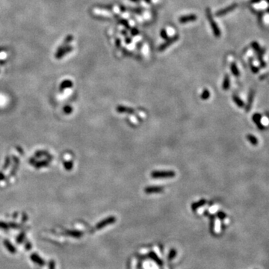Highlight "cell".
<instances>
[{"mask_svg":"<svg viewBox=\"0 0 269 269\" xmlns=\"http://www.w3.org/2000/svg\"><path fill=\"white\" fill-rule=\"evenodd\" d=\"M176 255V250H175V249H171V251L169 252L168 256H167V259H168L169 261H171V260H172L173 259H174Z\"/></svg>","mask_w":269,"mask_h":269,"instance_id":"obj_13","label":"cell"},{"mask_svg":"<svg viewBox=\"0 0 269 269\" xmlns=\"http://www.w3.org/2000/svg\"><path fill=\"white\" fill-rule=\"evenodd\" d=\"M24 236H25V233H21L20 235L18 237H17V242H18V243L22 242V241H23V239H24Z\"/></svg>","mask_w":269,"mask_h":269,"instance_id":"obj_20","label":"cell"},{"mask_svg":"<svg viewBox=\"0 0 269 269\" xmlns=\"http://www.w3.org/2000/svg\"><path fill=\"white\" fill-rule=\"evenodd\" d=\"M119 23H120L121 25H123L124 27H126V29H129V23H128V21L126 20H120Z\"/></svg>","mask_w":269,"mask_h":269,"instance_id":"obj_19","label":"cell"},{"mask_svg":"<svg viewBox=\"0 0 269 269\" xmlns=\"http://www.w3.org/2000/svg\"><path fill=\"white\" fill-rule=\"evenodd\" d=\"M126 44H130V43H131V38H126Z\"/></svg>","mask_w":269,"mask_h":269,"instance_id":"obj_28","label":"cell"},{"mask_svg":"<svg viewBox=\"0 0 269 269\" xmlns=\"http://www.w3.org/2000/svg\"><path fill=\"white\" fill-rule=\"evenodd\" d=\"M139 33V30L136 29H132L131 30V34H132V35H133V36H135V35H137Z\"/></svg>","mask_w":269,"mask_h":269,"instance_id":"obj_22","label":"cell"},{"mask_svg":"<svg viewBox=\"0 0 269 269\" xmlns=\"http://www.w3.org/2000/svg\"><path fill=\"white\" fill-rule=\"evenodd\" d=\"M25 247H26V250H31V249H32V245H31V243L28 242V241L26 243Z\"/></svg>","mask_w":269,"mask_h":269,"instance_id":"obj_23","label":"cell"},{"mask_svg":"<svg viewBox=\"0 0 269 269\" xmlns=\"http://www.w3.org/2000/svg\"><path fill=\"white\" fill-rule=\"evenodd\" d=\"M117 112H119V113H133L134 111L132 108L120 106L117 107Z\"/></svg>","mask_w":269,"mask_h":269,"instance_id":"obj_10","label":"cell"},{"mask_svg":"<svg viewBox=\"0 0 269 269\" xmlns=\"http://www.w3.org/2000/svg\"><path fill=\"white\" fill-rule=\"evenodd\" d=\"M31 260H32L34 263L38 264V265H40V266H44V265H45L44 260H43V259H41V258L36 254H32L31 255Z\"/></svg>","mask_w":269,"mask_h":269,"instance_id":"obj_8","label":"cell"},{"mask_svg":"<svg viewBox=\"0 0 269 269\" xmlns=\"http://www.w3.org/2000/svg\"><path fill=\"white\" fill-rule=\"evenodd\" d=\"M205 203H206V200H201L199 201V202H197V203H194V204L192 205V209H193L194 211H195L196 209H197V208H199V207H200V206H203V205H204Z\"/></svg>","mask_w":269,"mask_h":269,"instance_id":"obj_11","label":"cell"},{"mask_svg":"<svg viewBox=\"0 0 269 269\" xmlns=\"http://www.w3.org/2000/svg\"><path fill=\"white\" fill-rule=\"evenodd\" d=\"M150 1H151V0H145V2H147V3H150Z\"/></svg>","mask_w":269,"mask_h":269,"instance_id":"obj_30","label":"cell"},{"mask_svg":"<svg viewBox=\"0 0 269 269\" xmlns=\"http://www.w3.org/2000/svg\"><path fill=\"white\" fill-rule=\"evenodd\" d=\"M206 17L208 19L209 24L211 26V28L212 29L213 34H215V36L217 38H219L221 36V31L219 27H218V24L214 20V18L212 17V13H211V10L209 8H206Z\"/></svg>","mask_w":269,"mask_h":269,"instance_id":"obj_1","label":"cell"},{"mask_svg":"<svg viewBox=\"0 0 269 269\" xmlns=\"http://www.w3.org/2000/svg\"><path fill=\"white\" fill-rule=\"evenodd\" d=\"M176 176L174 171H153L151 176L154 179L160 178H172Z\"/></svg>","mask_w":269,"mask_h":269,"instance_id":"obj_2","label":"cell"},{"mask_svg":"<svg viewBox=\"0 0 269 269\" xmlns=\"http://www.w3.org/2000/svg\"><path fill=\"white\" fill-rule=\"evenodd\" d=\"M49 269H55V264L54 261H50L49 264Z\"/></svg>","mask_w":269,"mask_h":269,"instance_id":"obj_21","label":"cell"},{"mask_svg":"<svg viewBox=\"0 0 269 269\" xmlns=\"http://www.w3.org/2000/svg\"><path fill=\"white\" fill-rule=\"evenodd\" d=\"M218 216L221 219H223V218H225L226 215H225V214H224V213H223V212H219V213L218 214Z\"/></svg>","mask_w":269,"mask_h":269,"instance_id":"obj_24","label":"cell"},{"mask_svg":"<svg viewBox=\"0 0 269 269\" xmlns=\"http://www.w3.org/2000/svg\"><path fill=\"white\" fill-rule=\"evenodd\" d=\"M197 16L195 14H188V15H185L181 17L179 19V22L181 23H189V22H193L197 20Z\"/></svg>","mask_w":269,"mask_h":269,"instance_id":"obj_6","label":"cell"},{"mask_svg":"<svg viewBox=\"0 0 269 269\" xmlns=\"http://www.w3.org/2000/svg\"><path fill=\"white\" fill-rule=\"evenodd\" d=\"M209 96H210L209 91L207 89H205L204 91H203L202 94H201V99H202V100H207V99H208Z\"/></svg>","mask_w":269,"mask_h":269,"instance_id":"obj_14","label":"cell"},{"mask_svg":"<svg viewBox=\"0 0 269 269\" xmlns=\"http://www.w3.org/2000/svg\"><path fill=\"white\" fill-rule=\"evenodd\" d=\"M160 36L163 38V39H165V40L168 39V34H167V31L165 30V29H161V32H160Z\"/></svg>","mask_w":269,"mask_h":269,"instance_id":"obj_17","label":"cell"},{"mask_svg":"<svg viewBox=\"0 0 269 269\" xmlns=\"http://www.w3.org/2000/svg\"><path fill=\"white\" fill-rule=\"evenodd\" d=\"M116 45H117V46H120V40L118 39V40H116Z\"/></svg>","mask_w":269,"mask_h":269,"instance_id":"obj_26","label":"cell"},{"mask_svg":"<svg viewBox=\"0 0 269 269\" xmlns=\"http://www.w3.org/2000/svg\"><path fill=\"white\" fill-rule=\"evenodd\" d=\"M4 245H5V246L6 248L8 249V250L9 251L10 253H11V254H16V252H17V250H16L15 247L13 246V245H12L11 243L9 241H8V240H5L4 241Z\"/></svg>","mask_w":269,"mask_h":269,"instance_id":"obj_9","label":"cell"},{"mask_svg":"<svg viewBox=\"0 0 269 269\" xmlns=\"http://www.w3.org/2000/svg\"><path fill=\"white\" fill-rule=\"evenodd\" d=\"M164 190V188L159 187V186H150L147 187L144 191L147 194H155V193H161Z\"/></svg>","mask_w":269,"mask_h":269,"instance_id":"obj_7","label":"cell"},{"mask_svg":"<svg viewBox=\"0 0 269 269\" xmlns=\"http://www.w3.org/2000/svg\"><path fill=\"white\" fill-rule=\"evenodd\" d=\"M231 67L232 73H233L235 75V76H239V70H238V68H237V67H236V65H235V64H234V63H233V64H232L231 67Z\"/></svg>","mask_w":269,"mask_h":269,"instance_id":"obj_15","label":"cell"},{"mask_svg":"<svg viewBox=\"0 0 269 269\" xmlns=\"http://www.w3.org/2000/svg\"><path fill=\"white\" fill-rule=\"evenodd\" d=\"M149 255H150V257L151 258V259H153V260H155V261L157 262L159 264H161V260H159V258H158V256H157V255H156V254H154L153 252H151V253H150V254H149Z\"/></svg>","mask_w":269,"mask_h":269,"instance_id":"obj_18","label":"cell"},{"mask_svg":"<svg viewBox=\"0 0 269 269\" xmlns=\"http://www.w3.org/2000/svg\"><path fill=\"white\" fill-rule=\"evenodd\" d=\"M268 12H269V8H268Z\"/></svg>","mask_w":269,"mask_h":269,"instance_id":"obj_31","label":"cell"},{"mask_svg":"<svg viewBox=\"0 0 269 269\" xmlns=\"http://www.w3.org/2000/svg\"><path fill=\"white\" fill-rule=\"evenodd\" d=\"M179 38H180V36H179L178 34H176V35H175V36H174L171 38H168L164 44H162L159 46V51H164V50H165L167 47H169L170 46L172 45L173 44H174L176 41H177V40H179Z\"/></svg>","mask_w":269,"mask_h":269,"instance_id":"obj_3","label":"cell"},{"mask_svg":"<svg viewBox=\"0 0 269 269\" xmlns=\"http://www.w3.org/2000/svg\"><path fill=\"white\" fill-rule=\"evenodd\" d=\"M67 235H70L73 237H75V238H79L82 235V233L81 232L78 231H70L68 232Z\"/></svg>","mask_w":269,"mask_h":269,"instance_id":"obj_12","label":"cell"},{"mask_svg":"<svg viewBox=\"0 0 269 269\" xmlns=\"http://www.w3.org/2000/svg\"><path fill=\"white\" fill-rule=\"evenodd\" d=\"M237 6H238V5H237L236 3L232 4L231 5L228 6V7L224 8V9L218 11L216 13V16H218V17H221V16L225 15V14H227V13H229V12H231L232 11H233V10L236 8Z\"/></svg>","mask_w":269,"mask_h":269,"instance_id":"obj_5","label":"cell"},{"mask_svg":"<svg viewBox=\"0 0 269 269\" xmlns=\"http://www.w3.org/2000/svg\"><path fill=\"white\" fill-rule=\"evenodd\" d=\"M115 221H116L115 217H113V216L108 217V218H106L105 220L100 222L99 224H97L96 227H97V229H102V228L105 227L106 226H108V225H110V224H114Z\"/></svg>","mask_w":269,"mask_h":269,"instance_id":"obj_4","label":"cell"},{"mask_svg":"<svg viewBox=\"0 0 269 269\" xmlns=\"http://www.w3.org/2000/svg\"><path fill=\"white\" fill-rule=\"evenodd\" d=\"M262 0H251L250 1V3H256V2H261Z\"/></svg>","mask_w":269,"mask_h":269,"instance_id":"obj_27","label":"cell"},{"mask_svg":"<svg viewBox=\"0 0 269 269\" xmlns=\"http://www.w3.org/2000/svg\"><path fill=\"white\" fill-rule=\"evenodd\" d=\"M229 76H226L225 79H224V85H223V88H224V89H227L228 87H229Z\"/></svg>","mask_w":269,"mask_h":269,"instance_id":"obj_16","label":"cell"},{"mask_svg":"<svg viewBox=\"0 0 269 269\" xmlns=\"http://www.w3.org/2000/svg\"><path fill=\"white\" fill-rule=\"evenodd\" d=\"M0 228H2V229H7V225L4 223H1L0 222Z\"/></svg>","mask_w":269,"mask_h":269,"instance_id":"obj_25","label":"cell"},{"mask_svg":"<svg viewBox=\"0 0 269 269\" xmlns=\"http://www.w3.org/2000/svg\"><path fill=\"white\" fill-rule=\"evenodd\" d=\"M130 1H132V2H140L141 0H130Z\"/></svg>","mask_w":269,"mask_h":269,"instance_id":"obj_29","label":"cell"}]
</instances>
